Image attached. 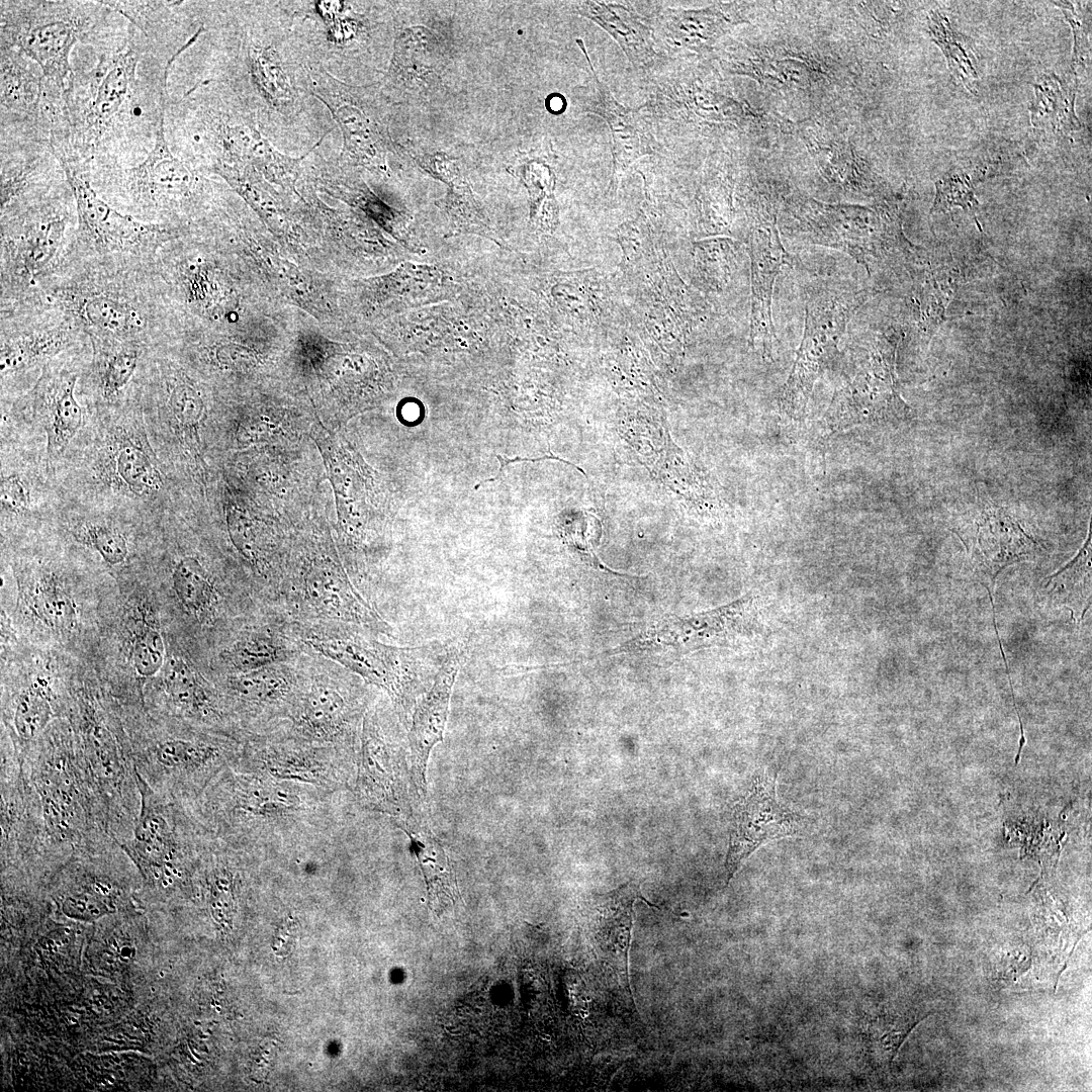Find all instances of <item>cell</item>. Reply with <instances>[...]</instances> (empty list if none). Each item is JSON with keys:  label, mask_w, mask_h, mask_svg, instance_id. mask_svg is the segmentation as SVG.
Returning a JSON list of instances; mask_svg holds the SVG:
<instances>
[{"label": "cell", "mask_w": 1092, "mask_h": 1092, "mask_svg": "<svg viewBox=\"0 0 1092 1092\" xmlns=\"http://www.w3.org/2000/svg\"><path fill=\"white\" fill-rule=\"evenodd\" d=\"M349 799L350 792L230 765L184 805L213 839L255 859H272L334 842Z\"/></svg>", "instance_id": "cell-1"}, {"label": "cell", "mask_w": 1092, "mask_h": 1092, "mask_svg": "<svg viewBox=\"0 0 1092 1092\" xmlns=\"http://www.w3.org/2000/svg\"><path fill=\"white\" fill-rule=\"evenodd\" d=\"M142 58V46L131 40L102 55L92 70L71 74L59 134L66 144L51 148L72 151L57 157L90 161L129 127L143 124L159 129L165 115L167 74L141 72L146 65Z\"/></svg>", "instance_id": "cell-2"}, {"label": "cell", "mask_w": 1092, "mask_h": 1092, "mask_svg": "<svg viewBox=\"0 0 1092 1092\" xmlns=\"http://www.w3.org/2000/svg\"><path fill=\"white\" fill-rule=\"evenodd\" d=\"M22 759L39 801L51 851L59 863L76 851L99 848L115 840L69 729L50 725Z\"/></svg>", "instance_id": "cell-3"}, {"label": "cell", "mask_w": 1092, "mask_h": 1092, "mask_svg": "<svg viewBox=\"0 0 1092 1092\" xmlns=\"http://www.w3.org/2000/svg\"><path fill=\"white\" fill-rule=\"evenodd\" d=\"M139 815L127 841L119 844L136 866L148 889L168 893L195 874L211 836L186 806L152 790L136 774Z\"/></svg>", "instance_id": "cell-4"}, {"label": "cell", "mask_w": 1092, "mask_h": 1092, "mask_svg": "<svg viewBox=\"0 0 1092 1092\" xmlns=\"http://www.w3.org/2000/svg\"><path fill=\"white\" fill-rule=\"evenodd\" d=\"M129 739L139 777L155 792L187 804L239 758L240 738L216 730L179 728Z\"/></svg>", "instance_id": "cell-5"}, {"label": "cell", "mask_w": 1092, "mask_h": 1092, "mask_svg": "<svg viewBox=\"0 0 1092 1092\" xmlns=\"http://www.w3.org/2000/svg\"><path fill=\"white\" fill-rule=\"evenodd\" d=\"M98 10L92 2L1 1V47L34 61L41 69L43 97L64 101L70 52L94 25Z\"/></svg>", "instance_id": "cell-6"}, {"label": "cell", "mask_w": 1092, "mask_h": 1092, "mask_svg": "<svg viewBox=\"0 0 1092 1092\" xmlns=\"http://www.w3.org/2000/svg\"><path fill=\"white\" fill-rule=\"evenodd\" d=\"M402 728L395 710L382 703L367 709L350 791L355 805L389 816L393 822L421 814L419 805L424 800L413 780Z\"/></svg>", "instance_id": "cell-7"}, {"label": "cell", "mask_w": 1092, "mask_h": 1092, "mask_svg": "<svg viewBox=\"0 0 1092 1092\" xmlns=\"http://www.w3.org/2000/svg\"><path fill=\"white\" fill-rule=\"evenodd\" d=\"M308 643L318 653L386 692L405 729L410 727V715L430 689L447 649L436 643L417 647L388 646L359 634L311 638Z\"/></svg>", "instance_id": "cell-8"}, {"label": "cell", "mask_w": 1092, "mask_h": 1092, "mask_svg": "<svg viewBox=\"0 0 1092 1092\" xmlns=\"http://www.w3.org/2000/svg\"><path fill=\"white\" fill-rule=\"evenodd\" d=\"M76 746L103 807L110 835L122 844L131 836L141 804L129 739L95 705L82 700Z\"/></svg>", "instance_id": "cell-9"}, {"label": "cell", "mask_w": 1092, "mask_h": 1092, "mask_svg": "<svg viewBox=\"0 0 1092 1092\" xmlns=\"http://www.w3.org/2000/svg\"><path fill=\"white\" fill-rule=\"evenodd\" d=\"M872 295L868 290L827 288L805 305L803 338L778 402L786 416H803L814 384L838 354V344L854 312Z\"/></svg>", "instance_id": "cell-10"}, {"label": "cell", "mask_w": 1092, "mask_h": 1092, "mask_svg": "<svg viewBox=\"0 0 1092 1092\" xmlns=\"http://www.w3.org/2000/svg\"><path fill=\"white\" fill-rule=\"evenodd\" d=\"M357 757L333 746L301 740L282 729L244 739L233 766L279 780L312 785L333 792H350Z\"/></svg>", "instance_id": "cell-11"}, {"label": "cell", "mask_w": 1092, "mask_h": 1092, "mask_svg": "<svg viewBox=\"0 0 1092 1092\" xmlns=\"http://www.w3.org/2000/svg\"><path fill=\"white\" fill-rule=\"evenodd\" d=\"M0 778L3 870L56 872L60 863L49 845L37 795L11 741L2 740Z\"/></svg>", "instance_id": "cell-12"}, {"label": "cell", "mask_w": 1092, "mask_h": 1092, "mask_svg": "<svg viewBox=\"0 0 1092 1092\" xmlns=\"http://www.w3.org/2000/svg\"><path fill=\"white\" fill-rule=\"evenodd\" d=\"M369 694L356 686L316 680L297 689L286 712L287 734L358 756Z\"/></svg>", "instance_id": "cell-13"}, {"label": "cell", "mask_w": 1092, "mask_h": 1092, "mask_svg": "<svg viewBox=\"0 0 1092 1092\" xmlns=\"http://www.w3.org/2000/svg\"><path fill=\"white\" fill-rule=\"evenodd\" d=\"M799 206L797 231L805 241L844 252L868 270L905 248L896 224L871 209L814 200Z\"/></svg>", "instance_id": "cell-14"}, {"label": "cell", "mask_w": 1092, "mask_h": 1092, "mask_svg": "<svg viewBox=\"0 0 1092 1092\" xmlns=\"http://www.w3.org/2000/svg\"><path fill=\"white\" fill-rule=\"evenodd\" d=\"M92 461L95 479L103 487L131 499L159 496L165 477L139 415L109 421L101 431Z\"/></svg>", "instance_id": "cell-15"}, {"label": "cell", "mask_w": 1092, "mask_h": 1092, "mask_svg": "<svg viewBox=\"0 0 1092 1092\" xmlns=\"http://www.w3.org/2000/svg\"><path fill=\"white\" fill-rule=\"evenodd\" d=\"M309 75L312 94L327 105L342 129L343 156L363 166L385 168L394 148L374 87L344 84L323 68Z\"/></svg>", "instance_id": "cell-16"}, {"label": "cell", "mask_w": 1092, "mask_h": 1092, "mask_svg": "<svg viewBox=\"0 0 1092 1092\" xmlns=\"http://www.w3.org/2000/svg\"><path fill=\"white\" fill-rule=\"evenodd\" d=\"M895 346L876 348L852 380L834 393L826 426L837 432L856 425L902 420L910 408L895 389Z\"/></svg>", "instance_id": "cell-17"}, {"label": "cell", "mask_w": 1092, "mask_h": 1092, "mask_svg": "<svg viewBox=\"0 0 1092 1092\" xmlns=\"http://www.w3.org/2000/svg\"><path fill=\"white\" fill-rule=\"evenodd\" d=\"M801 828L802 818L778 800L775 778L766 772L757 775L747 795L733 809L725 863L727 883L762 844L793 836Z\"/></svg>", "instance_id": "cell-18"}, {"label": "cell", "mask_w": 1092, "mask_h": 1092, "mask_svg": "<svg viewBox=\"0 0 1092 1092\" xmlns=\"http://www.w3.org/2000/svg\"><path fill=\"white\" fill-rule=\"evenodd\" d=\"M467 657V646L447 647L430 689L417 702L407 733L410 763L414 783L425 799L427 768L432 749L444 739L453 687Z\"/></svg>", "instance_id": "cell-19"}, {"label": "cell", "mask_w": 1092, "mask_h": 1092, "mask_svg": "<svg viewBox=\"0 0 1092 1092\" xmlns=\"http://www.w3.org/2000/svg\"><path fill=\"white\" fill-rule=\"evenodd\" d=\"M76 200L80 232L107 251H136L159 243L164 231L109 206L75 168L59 160Z\"/></svg>", "instance_id": "cell-20"}, {"label": "cell", "mask_w": 1092, "mask_h": 1092, "mask_svg": "<svg viewBox=\"0 0 1092 1092\" xmlns=\"http://www.w3.org/2000/svg\"><path fill=\"white\" fill-rule=\"evenodd\" d=\"M588 64L589 84L575 89L576 105L582 113L596 114L608 124L612 139L614 174L626 170L643 156L654 153L655 140L638 109L620 104L599 77L581 39H576Z\"/></svg>", "instance_id": "cell-21"}, {"label": "cell", "mask_w": 1092, "mask_h": 1092, "mask_svg": "<svg viewBox=\"0 0 1092 1092\" xmlns=\"http://www.w3.org/2000/svg\"><path fill=\"white\" fill-rule=\"evenodd\" d=\"M646 901L638 882L629 881L596 897L589 911L588 935L597 956L607 964L617 981L632 998L628 959L634 922V903Z\"/></svg>", "instance_id": "cell-22"}, {"label": "cell", "mask_w": 1092, "mask_h": 1092, "mask_svg": "<svg viewBox=\"0 0 1092 1092\" xmlns=\"http://www.w3.org/2000/svg\"><path fill=\"white\" fill-rule=\"evenodd\" d=\"M751 262L750 340L763 357H770L776 338L772 321V294L782 268L793 261L780 238L776 220L760 224L749 237Z\"/></svg>", "instance_id": "cell-23"}, {"label": "cell", "mask_w": 1092, "mask_h": 1092, "mask_svg": "<svg viewBox=\"0 0 1092 1092\" xmlns=\"http://www.w3.org/2000/svg\"><path fill=\"white\" fill-rule=\"evenodd\" d=\"M76 380L74 372L46 365L32 390L31 414L46 433L51 465L61 459L83 426V410L74 394Z\"/></svg>", "instance_id": "cell-24"}, {"label": "cell", "mask_w": 1092, "mask_h": 1092, "mask_svg": "<svg viewBox=\"0 0 1092 1092\" xmlns=\"http://www.w3.org/2000/svg\"><path fill=\"white\" fill-rule=\"evenodd\" d=\"M67 223V211L50 206L23 218L13 233H2L6 266L22 280H34L58 255Z\"/></svg>", "instance_id": "cell-25"}, {"label": "cell", "mask_w": 1092, "mask_h": 1092, "mask_svg": "<svg viewBox=\"0 0 1092 1092\" xmlns=\"http://www.w3.org/2000/svg\"><path fill=\"white\" fill-rule=\"evenodd\" d=\"M125 185L131 197L143 206L159 208L187 195L195 176L168 147L162 122L148 157L125 171Z\"/></svg>", "instance_id": "cell-26"}, {"label": "cell", "mask_w": 1092, "mask_h": 1092, "mask_svg": "<svg viewBox=\"0 0 1092 1092\" xmlns=\"http://www.w3.org/2000/svg\"><path fill=\"white\" fill-rule=\"evenodd\" d=\"M976 533L969 551L992 579L1007 565L1030 557L1035 541L1003 509L988 506L976 521Z\"/></svg>", "instance_id": "cell-27"}, {"label": "cell", "mask_w": 1092, "mask_h": 1092, "mask_svg": "<svg viewBox=\"0 0 1092 1092\" xmlns=\"http://www.w3.org/2000/svg\"><path fill=\"white\" fill-rule=\"evenodd\" d=\"M757 623L754 596H745L727 606L699 614L690 619L660 622L646 633L640 642L671 643L672 641H706L727 635L752 631Z\"/></svg>", "instance_id": "cell-28"}, {"label": "cell", "mask_w": 1092, "mask_h": 1092, "mask_svg": "<svg viewBox=\"0 0 1092 1092\" xmlns=\"http://www.w3.org/2000/svg\"><path fill=\"white\" fill-rule=\"evenodd\" d=\"M410 839V848L422 871L429 907L438 915L460 898L456 877L443 844L421 814L394 822Z\"/></svg>", "instance_id": "cell-29"}, {"label": "cell", "mask_w": 1092, "mask_h": 1092, "mask_svg": "<svg viewBox=\"0 0 1092 1092\" xmlns=\"http://www.w3.org/2000/svg\"><path fill=\"white\" fill-rule=\"evenodd\" d=\"M572 11L610 34L634 69L646 70L657 61L652 29L629 5L610 1H574Z\"/></svg>", "instance_id": "cell-30"}, {"label": "cell", "mask_w": 1092, "mask_h": 1092, "mask_svg": "<svg viewBox=\"0 0 1092 1092\" xmlns=\"http://www.w3.org/2000/svg\"><path fill=\"white\" fill-rule=\"evenodd\" d=\"M305 596L320 615L389 634V625L358 594L340 571L312 569L306 578Z\"/></svg>", "instance_id": "cell-31"}, {"label": "cell", "mask_w": 1092, "mask_h": 1092, "mask_svg": "<svg viewBox=\"0 0 1092 1092\" xmlns=\"http://www.w3.org/2000/svg\"><path fill=\"white\" fill-rule=\"evenodd\" d=\"M443 67L440 43L432 31L407 27L395 38L388 79L399 89L420 92L437 84Z\"/></svg>", "instance_id": "cell-32"}, {"label": "cell", "mask_w": 1092, "mask_h": 1092, "mask_svg": "<svg viewBox=\"0 0 1092 1092\" xmlns=\"http://www.w3.org/2000/svg\"><path fill=\"white\" fill-rule=\"evenodd\" d=\"M414 159L425 171L447 184L448 191L441 207L448 215L453 230L492 238L491 229L455 163L442 153L415 156Z\"/></svg>", "instance_id": "cell-33"}, {"label": "cell", "mask_w": 1092, "mask_h": 1092, "mask_svg": "<svg viewBox=\"0 0 1092 1092\" xmlns=\"http://www.w3.org/2000/svg\"><path fill=\"white\" fill-rule=\"evenodd\" d=\"M72 310L94 337L130 339L145 328V318L132 303L107 292L75 296Z\"/></svg>", "instance_id": "cell-34"}, {"label": "cell", "mask_w": 1092, "mask_h": 1092, "mask_svg": "<svg viewBox=\"0 0 1092 1092\" xmlns=\"http://www.w3.org/2000/svg\"><path fill=\"white\" fill-rule=\"evenodd\" d=\"M661 38L672 49L706 51L722 35L729 20L716 7L701 10L665 8L657 16Z\"/></svg>", "instance_id": "cell-35"}, {"label": "cell", "mask_w": 1092, "mask_h": 1092, "mask_svg": "<svg viewBox=\"0 0 1092 1092\" xmlns=\"http://www.w3.org/2000/svg\"><path fill=\"white\" fill-rule=\"evenodd\" d=\"M56 698L44 679L22 689L11 707L12 742L21 757L50 727L56 716Z\"/></svg>", "instance_id": "cell-36"}, {"label": "cell", "mask_w": 1092, "mask_h": 1092, "mask_svg": "<svg viewBox=\"0 0 1092 1092\" xmlns=\"http://www.w3.org/2000/svg\"><path fill=\"white\" fill-rule=\"evenodd\" d=\"M42 94V74L31 70L19 51L1 47L2 109L19 117H37Z\"/></svg>", "instance_id": "cell-37"}, {"label": "cell", "mask_w": 1092, "mask_h": 1092, "mask_svg": "<svg viewBox=\"0 0 1092 1092\" xmlns=\"http://www.w3.org/2000/svg\"><path fill=\"white\" fill-rule=\"evenodd\" d=\"M94 370L101 396L115 400L132 378L142 350L132 339L102 338L93 341Z\"/></svg>", "instance_id": "cell-38"}, {"label": "cell", "mask_w": 1092, "mask_h": 1092, "mask_svg": "<svg viewBox=\"0 0 1092 1092\" xmlns=\"http://www.w3.org/2000/svg\"><path fill=\"white\" fill-rule=\"evenodd\" d=\"M69 341L61 329L22 333L3 338L0 351L1 375L30 367L60 353Z\"/></svg>", "instance_id": "cell-39"}, {"label": "cell", "mask_w": 1092, "mask_h": 1092, "mask_svg": "<svg viewBox=\"0 0 1092 1092\" xmlns=\"http://www.w3.org/2000/svg\"><path fill=\"white\" fill-rule=\"evenodd\" d=\"M1035 101L1031 121L1035 126L1057 130H1073L1079 127L1074 113V86L1064 83L1058 76H1045L1034 85Z\"/></svg>", "instance_id": "cell-40"}, {"label": "cell", "mask_w": 1092, "mask_h": 1092, "mask_svg": "<svg viewBox=\"0 0 1092 1092\" xmlns=\"http://www.w3.org/2000/svg\"><path fill=\"white\" fill-rule=\"evenodd\" d=\"M178 601L191 615L208 616L216 603L214 585L202 564L192 556L182 558L172 574Z\"/></svg>", "instance_id": "cell-41"}, {"label": "cell", "mask_w": 1092, "mask_h": 1092, "mask_svg": "<svg viewBox=\"0 0 1092 1092\" xmlns=\"http://www.w3.org/2000/svg\"><path fill=\"white\" fill-rule=\"evenodd\" d=\"M929 26L934 41L946 57L949 70L973 92L978 74L968 38L953 29L948 19L937 11H931Z\"/></svg>", "instance_id": "cell-42"}, {"label": "cell", "mask_w": 1092, "mask_h": 1092, "mask_svg": "<svg viewBox=\"0 0 1092 1092\" xmlns=\"http://www.w3.org/2000/svg\"><path fill=\"white\" fill-rule=\"evenodd\" d=\"M518 172L530 194L531 222L550 229L557 220L552 170L539 160H529L520 165Z\"/></svg>", "instance_id": "cell-43"}, {"label": "cell", "mask_w": 1092, "mask_h": 1092, "mask_svg": "<svg viewBox=\"0 0 1092 1092\" xmlns=\"http://www.w3.org/2000/svg\"><path fill=\"white\" fill-rule=\"evenodd\" d=\"M166 412L168 422L179 437L194 439L202 417L198 393L185 380L171 378L167 382Z\"/></svg>", "instance_id": "cell-44"}, {"label": "cell", "mask_w": 1092, "mask_h": 1092, "mask_svg": "<svg viewBox=\"0 0 1092 1092\" xmlns=\"http://www.w3.org/2000/svg\"><path fill=\"white\" fill-rule=\"evenodd\" d=\"M281 648L270 636L252 634L240 639L225 651L229 664L242 671L269 666L280 659Z\"/></svg>", "instance_id": "cell-45"}, {"label": "cell", "mask_w": 1092, "mask_h": 1092, "mask_svg": "<svg viewBox=\"0 0 1092 1092\" xmlns=\"http://www.w3.org/2000/svg\"><path fill=\"white\" fill-rule=\"evenodd\" d=\"M79 538L92 547L109 565L125 561L128 545L125 537L116 528L106 524H88L79 532Z\"/></svg>", "instance_id": "cell-46"}, {"label": "cell", "mask_w": 1092, "mask_h": 1092, "mask_svg": "<svg viewBox=\"0 0 1092 1092\" xmlns=\"http://www.w3.org/2000/svg\"><path fill=\"white\" fill-rule=\"evenodd\" d=\"M165 646L156 628L145 626L134 636L131 659L136 673L144 678L155 675L163 666Z\"/></svg>", "instance_id": "cell-47"}, {"label": "cell", "mask_w": 1092, "mask_h": 1092, "mask_svg": "<svg viewBox=\"0 0 1092 1092\" xmlns=\"http://www.w3.org/2000/svg\"><path fill=\"white\" fill-rule=\"evenodd\" d=\"M35 598L39 617L52 627H68L74 620L75 608L68 594L54 580L44 582Z\"/></svg>", "instance_id": "cell-48"}, {"label": "cell", "mask_w": 1092, "mask_h": 1092, "mask_svg": "<svg viewBox=\"0 0 1092 1092\" xmlns=\"http://www.w3.org/2000/svg\"><path fill=\"white\" fill-rule=\"evenodd\" d=\"M40 162L30 159L16 165L3 166L1 171V212L18 197L36 174Z\"/></svg>", "instance_id": "cell-49"}, {"label": "cell", "mask_w": 1092, "mask_h": 1092, "mask_svg": "<svg viewBox=\"0 0 1092 1092\" xmlns=\"http://www.w3.org/2000/svg\"><path fill=\"white\" fill-rule=\"evenodd\" d=\"M28 483L16 472L1 473V507L13 514H22L30 508Z\"/></svg>", "instance_id": "cell-50"}, {"label": "cell", "mask_w": 1092, "mask_h": 1092, "mask_svg": "<svg viewBox=\"0 0 1092 1092\" xmlns=\"http://www.w3.org/2000/svg\"><path fill=\"white\" fill-rule=\"evenodd\" d=\"M1056 4L1062 8L1068 21L1073 27L1075 36L1074 61L1080 65L1087 58L1088 52L1090 51L1087 30L1083 27L1082 22L1079 20V15L1070 3L1056 2Z\"/></svg>", "instance_id": "cell-51"}, {"label": "cell", "mask_w": 1092, "mask_h": 1092, "mask_svg": "<svg viewBox=\"0 0 1092 1092\" xmlns=\"http://www.w3.org/2000/svg\"><path fill=\"white\" fill-rule=\"evenodd\" d=\"M495 456H496V458L498 459V462H499V472H498V474L495 477L482 480L481 482H479V484L475 485L474 489L479 488V486L482 485L484 482L494 481L496 479H499L500 476H502L504 468L507 465H509L511 463H514V462H536V461H541V460H545V459H553V460H558V461H561L563 463L574 466L572 463H570V462H568V461H566L564 459H561L558 456H554V455H551V454L550 455H544V456L538 457V458H522V457L504 458L502 455H498V454L495 455Z\"/></svg>", "instance_id": "cell-52"}, {"label": "cell", "mask_w": 1092, "mask_h": 1092, "mask_svg": "<svg viewBox=\"0 0 1092 1092\" xmlns=\"http://www.w3.org/2000/svg\"><path fill=\"white\" fill-rule=\"evenodd\" d=\"M565 106V99L560 94L553 93L546 99V107L552 113L559 114L563 112Z\"/></svg>", "instance_id": "cell-53"}]
</instances>
